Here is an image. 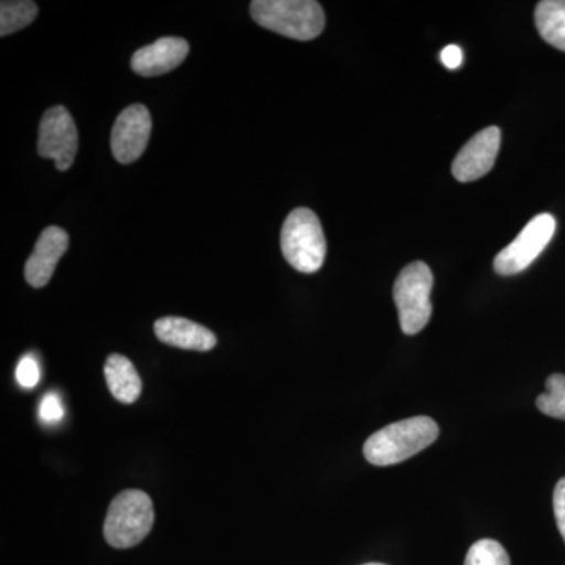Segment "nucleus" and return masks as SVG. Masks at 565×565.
<instances>
[{
    "label": "nucleus",
    "instance_id": "obj_1",
    "mask_svg": "<svg viewBox=\"0 0 565 565\" xmlns=\"http://www.w3.org/2000/svg\"><path fill=\"white\" fill-rule=\"evenodd\" d=\"M438 433L437 423L427 416L390 424L367 438L363 446L364 459L377 467L404 462L433 445Z\"/></svg>",
    "mask_w": 565,
    "mask_h": 565
},
{
    "label": "nucleus",
    "instance_id": "obj_2",
    "mask_svg": "<svg viewBox=\"0 0 565 565\" xmlns=\"http://www.w3.org/2000/svg\"><path fill=\"white\" fill-rule=\"evenodd\" d=\"M250 13L267 31L299 41L316 39L326 25L322 7L315 0H255Z\"/></svg>",
    "mask_w": 565,
    "mask_h": 565
},
{
    "label": "nucleus",
    "instance_id": "obj_3",
    "mask_svg": "<svg viewBox=\"0 0 565 565\" xmlns=\"http://www.w3.org/2000/svg\"><path fill=\"white\" fill-rule=\"evenodd\" d=\"M281 252L286 262L302 274H315L326 259L327 243L318 215L308 207H297L281 228Z\"/></svg>",
    "mask_w": 565,
    "mask_h": 565
},
{
    "label": "nucleus",
    "instance_id": "obj_4",
    "mask_svg": "<svg viewBox=\"0 0 565 565\" xmlns=\"http://www.w3.org/2000/svg\"><path fill=\"white\" fill-rule=\"evenodd\" d=\"M152 523L151 498L141 490H125L110 503L104 522V537L114 548H132L150 534Z\"/></svg>",
    "mask_w": 565,
    "mask_h": 565
},
{
    "label": "nucleus",
    "instance_id": "obj_5",
    "mask_svg": "<svg viewBox=\"0 0 565 565\" xmlns=\"http://www.w3.org/2000/svg\"><path fill=\"white\" fill-rule=\"evenodd\" d=\"M434 275L426 263L415 262L405 266L394 282V303L399 313L401 329L405 334L422 332L433 316Z\"/></svg>",
    "mask_w": 565,
    "mask_h": 565
},
{
    "label": "nucleus",
    "instance_id": "obj_6",
    "mask_svg": "<svg viewBox=\"0 0 565 565\" xmlns=\"http://www.w3.org/2000/svg\"><path fill=\"white\" fill-rule=\"evenodd\" d=\"M555 232L556 221L552 214L535 215L520 232L514 243L498 253L493 262L497 274L509 277L523 273L545 250Z\"/></svg>",
    "mask_w": 565,
    "mask_h": 565
},
{
    "label": "nucleus",
    "instance_id": "obj_7",
    "mask_svg": "<svg viewBox=\"0 0 565 565\" xmlns=\"http://www.w3.org/2000/svg\"><path fill=\"white\" fill-rule=\"evenodd\" d=\"M79 148V134L70 111L55 106L44 111L40 122L39 152L41 158L52 159L61 172L73 166Z\"/></svg>",
    "mask_w": 565,
    "mask_h": 565
},
{
    "label": "nucleus",
    "instance_id": "obj_8",
    "mask_svg": "<svg viewBox=\"0 0 565 565\" xmlns=\"http://www.w3.org/2000/svg\"><path fill=\"white\" fill-rule=\"evenodd\" d=\"M151 115L141 104L126 107L111 129L114 158L120 163L136 162L143 154L151 136Z\"/></svg>",
    "mask_w": 565,
    "mask_h": 565
},
{
    "label": "nucleus",
    "instance_id": "obj_9",
    "mask_svg": "<svg viewBox=\"0 0 565 565\" xmlns=\"http://www.w3.org/2000/svg\"><path fill=\"white\" fill-rule=\"evenodd\" d=\"M501 131L497 126L482 129L468 140L452 162V174L457 181L471 182L484 177L493 169L500 151Z\"/></svg>",
    "mask_w": 565,
    "mask_h": 565
},
{
    "label": "nucleus",
    "instance_id": "obj_10",
    "mask_svg": "<svg viewBox=\"0 0 565 565\" xmlns=\"http://www.w3.org/2000/svg\"><path fill=\"white\" fill-rule=\"evenodd\" d=\"M68 233L61 226H50L40 234L35 250L25 263V280L33 288H43L50 282L55 267L68 250Z\"/></svg>",
    "mask_w": 565,
    "mask_h": 565
},
{
    "label": "nucleus",
    "instance_id": "obj_11",
    "mask_svg": "<svg viewBox=\"0 0 565 565\" xmlns=\"http://www.w3.org/2000/svg\"><path fill=\"white\" fill-rule=\"evenodd\" d=\"M189 54V43L178 36H163L132 55L131 66L143 77L161 76L178 68Z\"/></svg>",
    "mask_w": 565,
    "mask_h": 565
},
{
    "label": "nucleus",
    "instance_id": "obj_12",
    "mask_svg": "<svg viewBox=\"0 0 565 565\" xmlns=\"http://www.w3.org/2000/svg\"><path fill=\"white\" fill-rule=\"evenodd\" d=\"M154 333L162 343L185 351L207 352L217 344V338L206 327L174 316L158 319L154 323Z\"/></svg>",
    "mask_w": 565,
    "mask_h": 565
},
{
    "label": "nucleus",
    "instance_id": "obj_13",
    "mask_svg": "<svg viewBox=\"0 0 565 565\" xmlns=\"http://www.w3.org/2000/svg\"><path fill=\"white\" fill-rule=\"evenodd\" d=\"M107 386L115 399L121 404H134L140 397L141 379L131 360L120 353H114L104 366Z\"/></svg>",
    "mask_w": 565,
    "mask_h": 565
},
{
    "label": "nucleus",
    "instance_id": "obj_14",
    "mask_svg": "<svg viewBox=\"0 0 565 565\" xmlns=\"http://www.w3.org/2000/svg\"><path fill=\"white\" fill-rule=\"evenodd\" d=\"M535 28L546 43L565 52V0H544L535 7Z\"/></svg>",
    "mask_w": 565,
    "mask_h": 565
},
{
    "label": "nucleus",
    "instance_id": "obj_15",
    "mask_svg": "<svg viewBox=\"0 0 565 565\" xmlns=\"http://www.w3.org/2000/svg\"><path fill=\"white\" fill-rule=\"evenodd\" d=\"M36 14H39V7L35 2H28V0H17V2L9 0L7 2L3 0L0 3V35H11V33L28 28L35 21Z\"/></svg>",
    "mask_w": 565,
    "mask_h": 565
},
{
    "label": "nucleus",
    "instance_id": "obj_16",
    "mask_svg": "<svg viewBox=\"0 0 565 565\" xmlns=\"http://www.w3.org/2000/svg\"><path fill=\"white\" fill-rule=\"evenodd\" d=\"M546 392L539 394V411L552 418L564 419L565 422V375L552 374L546 379Z\"/></svg>",
    "mask_w": 565,
    "mask_h": 565
},
{
    "label": "nucleus",
    "instance_id": "obj_17",
    "mask_svg": "<svg viewBox=\"0 0 565 565\" xmlns=\"http://www.w3.org/2000/svg\"><path fill=\"white\" fill-rule=\"evenodd\" d=\"M465 565H511L503 545L492 539H482L468 550Z\"/></svg>",
    "mask_w": 565,
    "mask_h": 565
},
{
    "label": "nucleus",
    "instance_id": "obj_18",
    "mask_svg": "<svg viewBox=\"0 0 565 565\" xmlns=\"http://www.w3.org/2000/svg\"><path fill=\"white\" fill-rule=\"evenodd\" d=\"M40 377V364L36 362L35 356H22L17 367V381L20 382V385L24 386V388H33V386L39 385Z\"/></svg>",
    "mask_w": 565,
    "mask_h": 565
},
{
    "label": "nucleus",
    "instance_id": "obj_19",
    "mask_svg": "<svg viewBox=\"0 0 565 565\" xmlns=\"http://www.w3.org/2000/svg\"><path fill=\"white\" fill-rule=\"evenodd\" d=\"M41 422L51 424L58 423L63 418V405L57 394L50 393L43 397L40 404Z\"/></svg>",
    "mask_w": 565,
    "mask_h": 565
},
{
    "label": "nucleus",
    "instance_id": "obj_20",
    "mask_svg": "<svg viewBox=\"0 0 565 565\" xmlns=\"http://www.w3.org/2000/svg\"><path fill=\"white\" fill-rule=\"evenodd\" d=\"M553 509H555L557 530H559L565 542V478L561 479L555 487Z\"/></svg>",
    "mask_w": 565,
    "mask_h": 565
},
{
    "label": "nucleus",
    "instance_id": "obj_21",
    "mask_svg": "<svg viewBox=\"0 0 565 565\" xmlns=\"http://www.w3.org/2000/svg\"><path fill=\"white\" fill-rule=\"evenodd\" d=\"M441 62L446 68L457 70L463 63V52L456 44H451V46H446L444 51H441Z\"/></svg>",
    "mask_w": 565,
    "mask_h": 565
},
{
    "label": "nucleus",
    "instance_id": "obj_22",
    "mask_svg": "<svg viewBox=\"0 0 565 565\" xmlns=\"http://www.w3.org/2000/svg\"><path fill=\"white\" fill-rule=\"evenodd\" d=\"M364 565H385V564H364Z\"/></svg>",
    "mask_w": 565,
    "mask_h": 565
}]
</instances>
